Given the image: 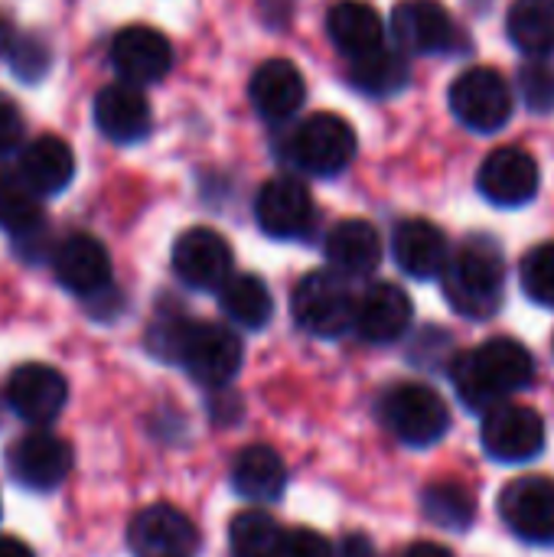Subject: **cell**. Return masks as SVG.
<instances>
[{
    "mask_svg": "<svg viewBox=\"0 0 554 557\" xmlns=\"http://www.w3.org/2000/svg\"><path fill=\"white\" fill-rule=\"evenodd\" d=\"M451 379L470 411H490L500 398L522 392L535 379L532 352L516 339H490L451 362Z\"/></svg>",
    "mask_w": 554,
    "mask_h": 557,
    "instance_id": "obj_1",
    "label": "cell"
},
{
    "mask_svg": "<svg viewBox=\"0 0 554 557\" xmlns=\"http://www.w3.org/2000/svg\"><path fill=\"white\" fill-rule=\"evenodd\" d=\"M503 255L490 238L467 242L444 268V297L467 320H487L503 304Z\"/></svg>",
    "mask_w": 554,
    "mask_h": 557,
    "instance_id": "obj_2",
    "label": "cell"
},
{
    "mask_svg": "<svg viewBox=\"0 0 554 557\" xmlns=\"http://www.w3.org/2000/svg\"><path fill=\"white\" fill-rule=\"evenodd\" d=\"M294 320L304 333L320 339H336L356 326V297L343 274L336 271H313L294 287L291 300Z\"/></svg>",
    "mask_w": 554,
    "mask_h": 557,
    "instance_id": "obj_3",
    "label": "cell"
},
{
    "mask_svg": "<svg viewBox=\"0 0 554 557\" xmlns=\"http://www.w3.org/2000/svg\"><path fill=\"white\" fill-rule=\"evenodd\" d=\"M382 421L402 444L431 447L447 434L451 411L434 388L408 382V385H395L382 398Z\"/></svg>",
    "mask_w": 554,
    "mask_h": 557,
    "instance_id": "obj_4",
    "label": "cell"
},
{
    "mask_svg": "<svg viewBox=\"0 0 554 557\" xmlns=\"http://www.w3.org/2000/svg\"><path fill=\"white\" fill-rule=\"evenodd\" d=\"M356 131L340 114L307 117L287 144V157L310 176H336L356 157Z\"/></svg>",
    "mask_w": 554,
    "mask_h": 557,
    "instance_id": "obj_5",
    "label": "cell"
},
{
    "mask_svg": "<svg viewBox=\"0 0 554 557\" xmlns=\"http://www.w3.org/2000/svg\"><path fill=\"white\" fill-rule=\"evenodd\" d=\"M451 111L464 127L477 134H493L513 117V88L496 69H467L451 85Z\"/></svg>",
    "mask_w": 554,
    "mask_h": 557,
    "instance_id": "obj_6",
    "label": "cell"
},
{
    "mask_svg": "<svg viewBox=\"0 0 554 557\" xmlns=\"http://www.w3.org/2000/svg\"><path fill=\"white\" fill-rule=\"evenodd\" d=\"M242 339L219 323H189L180 346V366L206 388L229 385L242 369Z\"/></svg>",
    "mask_w": 554,
    "mask_h": 557,
    "instance_id": "obj_7",
    "label": "cell"
},
{
    "mask_svg": "<svg viewBox=\"0 0 554 557\" xmlns=\"http://www.w3.org/2000/svg\"><path fill=\"white\" fill-rule=\"evenodd\" d=\"M480 441L500 463H529L545 450V421L526 405H496L483 414Z\"/></svg>",
    "mask_w": 554,
    "mask_h": 557,
    "instance_id": "obj_8",
    "label": "cell"
},
{
    "mask_svg": "<svg viewBox=\"0 0 554 557\" xmlns=\"http://www.w3.org/2000/svg\"><path fill=\"white\" fill-rule=\"evenodd\" d=\"M65 401H69V382L52 366L26 362V366L13 369V375L7 382V405L26 424L46 428L49 421H56L62 414Z\"/></svg>",
    "mask_w": 554,
    "mask_h": 557,
    "instance_id": "obj_9",
    "label": "cell"
},
{
    "mask_svg": "<svg viewBox=\"0 0 554 557\" xmlns=\"http://www.w3.org/2000/svg\"><path fill=\"white\" fill-rule=\"evenodd\" d=\"M173 271L193 290H222L232 277V248L216 228H189L173 245Z\"/></svg>",
    "mask_w": 554,
    "mask_h": 557,
    "instance_id": "obj_10",
    "label": "cell"
},
{
    "mask_svg": "<svg viewBox=\"0 0 554 557\" xmlns=\"http://www.w3.org/2000/svg\"><path fill=\"white\" fill-rule=\"evenodd\" d=\"M127 545L134 557H193L199 552V532L180 509L150 506L134 516Z\"/></svg>",
    "mask_w": 554,
    "mask_h": 557,
    "instance_id": "obj_11",
    "label": "cell"
},
{
    "mask_svg": "<svg viewBox=\"0 0 554 557\" xmlns=\"http://www.w3.org/2000/svg\"><path fill=\"white\" fill-rule=\"evenodd\" d=\"M500 516L519 535L532 545H552L554 542V483L545 476H526L503 490L500 496Z\"/></svg>",
    "mask_w": 554,
    "mask_h": 557,
    "instance_id": "obj_12",
    "label": "cell"
},
{
    "mask_svg": "<svg viewBox=\"0 0 554 557\" xmlns=\"http://www.w3.org/2000/svg\"><path fill=\"white\" fill-rule=\"evenodd\" d=\"M395 46L415 55H438L457 46V23L438 0H402L392 13Z\"/></svg>",
    "mask_w": 554,
    "mask_h": 557,
    "instance_id": "obj_13",
    "label": "cell"
},
{
    "mask_svg": "<svg viewBox=\"0 0 554 557\" xmlns=\"http://www.w3.org/2000/svg\"><path fill=\"white\" fill-rule=\"evenodd\" d=\"M56 281L75 297H98L111 287V255L91 235H69L52 251Z\"/></svg>",
    "mask_w": 554,
    "mask_h": 557,
    "instance_id": "obj_14",
    "label": "cell"
},
{
    "mask_svg": "<svg viewBox=\"0 0 554 557\" xmlns=\"http://www.w3.org/2000/svg\"><path fill=\"white\" fill-rule=\"evenodd\" d=\"M539 163L519 150V147H500L493 150L483 166H480V176H477V186L480 193L500 206V209H516V206H526L535 199L539 193Z\"/></svg>",
    "mask_w": 554,
    "mask_h": 557,
    "instance_id": "obj_15",
    "label": "cell"
},
{
    "mask_svg": "<svg viewBox=\"0 0 554 557\" xmlns=\"http://www.w3.org/2000/svg\"><path fill=\"white\" fill-rule=\"evenodd\" d=\"M255 219L271 238H300L313 225L310 189L294 176H274L258 189Z\"/></svg>",
    "mask_w": 554,
    "mask_h": 557,
    "instance_id": "obj_16",
    "label": "cell"
},
{
    "mask_svg": "<svg viewBox=\"0 0 554 557\" xmlns=\"http://www.w3.org/2000/svg\"><path fill=\"white\" fill-rule=\"evenodd\" d=\"M111 65L121 75V82L150 85V82H160L170 72L173 46L153 26H124L111 39Z\"/></svg>",
    "mask_w": 554,
    "mask_h": 557,
    "instance_id": "obj_17",
    "label": "cell"
},
{
    "mask_svg": "<svg viewBox=\"0 0 554 557\" xmlns=\"http://www.w3.org/2000/svg\"><path fill=\"white\" fill-rule=\"evenodd\" d=\"M69 470H72V447L49 431H33L23 441H16L10 450L13 480L36 493L56 490L69 476Z\"/></svg>",
    "mask_w": 554,
    "mask_h": 557,
    "instance_id": "obj_18",
    "label": "cell"
},
{
    "mask_svg": "<svg viewBox=\"0 0 554 557\" xmlns=\"http://www.w3.org/2000/svg\"><path fill=\"white\" fill-rule=\"evenodd\" d=\"M415 307L411 297L398 284H372L359 300H356V333L372 343V346H389L402 339L411 326Z\"/></svg>",
    "mask_w": 554,
    "mask_h": 557,
    "instance_id": "obj_19",
    "label": "cell"
},
{
    "mask_svg": "<svg viewBox=\"0 0 554 557\" xmlns=\"http://www.w3.org/2000/svg\"><path fill=\"white\" fill-rule=\"evenodd\" d=\"M91 114H95L98 131L114 144H137L150 134V124H153V114H150L144 91L131 82L104 85L95 95Z\"/></svg>",
    "mask_w": 554,
    "mask_h": 557,
    "instance_id": "obj_20",
    "label": "cell"
},
{
    "mask_svg": "<svg viewBox=\"0 0 554 557\" xmlns=\"http://www.w3.org/2000/svg\"><path fill=\"white\" fill-rule=\"evenodd\" d=\"M248 95H251L255 111L264 121L281 124V121H287V117H294L300 111V104L307 98V85H304V75H300V69L294 62L268 59L264 65L255 69Z\"/></svg>",
    "mask_w": 554,
    "mask_h": 557,
    "instance_id": "obj_21",
    "label": "cell"
},
{
    "mask_svg": "<svg viewBox=\"0 0 554 557\" xmlns=\"http://www.w3.org/2000/svg\"><path fill=\"white\" fill-rule=\"evenodd\" d=\"M392 251H395L398 268L418 281H431L438 274H444V268L451 261L447 235L428 219L402 222L392 235Z\"/></svg>",
    "mask_w": 554,
    "mask_h": 557,
    "instance_id": "obj_22",
    "label": "cell"
},
{
    "mask_svg": "<svg viewBox=\"0 0 554 557\" xmlns=\"http://www.w3.org/2000/svg\"><path fill=\"white\" fill-rule=\"evenodd\" d=\"M327 261L333 264L336 274L343 277H366L379 268L382 261V238L379 232L362 222V219H346L330 228L323 242Z\"/></svg>",
    "mask_w": 554,
    "mask_h": 557,
    "instance_id": "obj_23",
    "label": "cell"
},
{
    "mask_svg": "<svg viewBox=\"0 0 554 557\" xmlns=\"http://www.w3.org/2000/svg\"><path fill=\"white\" fill-rule=\"evenodd\" d=\"M327 29H330L333 46L349 59H362L385 46L382 16L376 7H369L362 0H340L327 16Z\"/></svg>",
    "mask_w": 554,
    "mask_h": 557,
    "instance_id": "obj_24",
    "label": "cell"
},
{
    "mask_svg": "<svg viewBox=\"0 0 554 557\" xmlns=\"http://www.w3.org/2000/svg\"><path fill=\"white\" fill-rule=\"evenodd\" d=\"M20 176L39 196H56L75 176V153L62 137H52V134L36 137L20 153Z\"/></svg>",
    "mask_w": 554,
    "mask_h": 557,
    "instance_id": "obj_25",
    "label": "cell"
},
{
    "mask_svg": "<svg viewBox=\"0 0 554 557\" xmlns=\"http://www.w3.org/2000/svg\"><path fill=\"white\" fill-rule=\"evenodd\" d=\"M232 486L238 496H245L251 503H271L287 486V467L274 447L251 444V447L238 450V457L232 463Z\"/></svg>",
    "mask_w": 554,
    "mask_h": 557,
    "instance_id": "obj_26",
    "label": "cell"
},
{
    "mask_svg": "<svg viewBox=\"0 0 554 557\" xmlns=\"http://www.w3.org/2000/svg\"><path fill=\"white\" fill-rule=\"evenodd\" d=\"M219 307L222 313L245 326V330H261L271 323V313H274V300H271V290L261 277L255 274H232L222 290H219Z\"/></svg>",
    "mask_w": 554,
    "mask_h": 557,
    "instance_id": "obj_27",
    "label": "cell"
},
{
    "mask_svg": "<svg viewBox=\"0 0 554 557\" xmlns=\"http://www.w3.org/2000/svg\"><path fill=\"white\" fill-rule=\"evenodd\" d=\"M408 78H411L408 52L398 49V46H392V49L382 46V49H376V52H369L362 59H353V65H349V82L359 91L379 95V98L402 91L408 85Z\"/></svg>",
    "mask_w": 554,
    "mask_h": 557,
    "instance_id": "obj_28",
    "label": "cell"
},
{
    "mask_svg": "<svg viewBox=\"0 0 554 557\" xmlns=\"http://www.w3.org/2000/svg\"><path fill=\"white\" fill-rule=\"evenodd\" d=\"M509 39L535 59L554 52V0H513L506 16Z\"/></svg>",
    "mask_w": 554,
    "mask_h": 557,
    "instance_id": "obj_29",
    "label": "cell"
},
{
    "mask_svg": "<svg viewBox=\"0 0 554 557\" xmlns=\"http://www.w3.org/2000/svg\"><path fill=\"white\" fill-rule=\"evenodd\" d=\"M0 228L16 238L42 228L39 193L20 173H0Z\"/></svg>",
    "mask_w": 554,
    "mask_h": 557,
    "instance_id": "obj_30",
    "label": "cell"
},
{
    "mask_svg": "<svg viewBox=\"0 0 554 557\" xmlns=\"http://www.w3.org/2000/svg\"><path fill=\"white\" fill-rule=\"evenodd\" d=\"M421 506H424V516L438 529H447V532H467L473 525V516H477L473 496L454 480L428 486L424 496H421Z\"/></svg>",
    "mask_w": 554,
    "mask_h": 557,
    "instance_id": "obj_31",
    "label": "cell"
},
{
    "mask_svg": "<svg viewBox=\"0 0 554 557\" xmlns=\"http://www.w3.org/2000/svg\"><path fill=\"white\" fill-rule=\"evenodd\" d=\"M284 532L264 509H248L232 519L229 525V545L235 557H274Z\"/></svg>",
    "mask_w": 554,
    "mask_h": 557,
    "instance_id": "obj_32",
    "label": "cell"
},
{
    "mask_svg": "<svg viewBox=\"0 0 554 557\" xmlns=\"http://www.w3.org/2000/svg\"><path fill=\"white\" fill-rule=\"evenodd\" d=\"M519 277L529 300H535L539 307H554V242L532 248L522 258Z\"/></svg>",
    "mask_w": 554,
    "mask_h": 557,
    "instance_id": "obj_33",
    "label": "cell"
},
{
    "mask_svg": "<svg viewBox=\"0 0 554 557\" xmlns=\"http://www.w3.org/2000/svg\"><path fill=\"white\" fill-rule=\"evenodd\" d=\"M10 69L23 82H39L49 72V46L39 36H20L10 49Z\"/></svg>",
    "mask_w": 554,
    "mask_h": 557,
    "instance_id": "obj_34",
    "label": "cell"
},
{
    "mask_svg": "<svg viewBox=\"0 0 554 557\" xmlns=\"http://www.w3.org/2000/svg\"><path fill=\"white\" fill-rule=\"evenodd\" d=\"M519 91L526 98V104L539 114L554 111V69L545 62L526 65L519 72Z\"/></svg>",
    "mask_w": 554,
    "mask_h": 557,
    "instance_id": "obj_35",
    "label": "cell"
},
{
    "mask_svg": "<svg viewBox=\"0 0 554 557\" xmlns=\"http://www.w3.org/2000/svg\"><path fill=\"white\" fill-rule=\"evenodd\" d=\"M274 557H336L330 542L313 532V529H291L284 532L281 545H278V555Z\"/></svg>",
    "mask_w": 554,
    "mask_h": 557,
    "instance_id": "obj_36",
    "label": "cell"
},
{
    "mask_svg": "<svg viewBox=\"0 0 554 557\" xmlns=\"http://www.w3.org/2000/svg\"><path fill=\"white\" fill-rule=\"evenodd\" d=\"M23 140V114L10 95L0 91V157L13 153Z\"/></svg>",
    "mask_w": 554,
    "mask_h": 557,
    "instance_id": "obj_37",
    "label": "cell"
},
{
    "mask_svg": "<svg viewBox=\"0 0 554 557\" xmlns=\"http://www.w3.org/2000/svg\"><path fill=\"white\" fill-rule=\"evenodd\" d=\"M336 557H376V548L366 535H346Z\"/></svg>",
    "mask_w": 554,
    "mask_h": 557,
    "instance_id": "obj_38",
    "label": "cell"
},
{
    "mask_svg": "<svg viewBox=\"0 0 554 557\" xmlns=\"http://www.w3.org/2000/svg\"><path fill=\"white\" fill-rule=\"evenodd\" d=\"M0 557H36L33 548L20 539H10V535H0Z\"/></svg>",
    "mask_w": 554,
    "mask_h": 557,
    "instance_id": "obj_39",
    "label": "cell"
},
{
    "mask_svg": "<svg viewBox=\"0 0 554 557\" xmlns=\"http://www.w3.org/2000/svg\"><path fill=\"white\" fill-rule=\"evenodd\" d=\"M402 557H454L444 545H434V542H418V545H411L408 552Z\"/></svg>",
    "mask_w": 554,
    "mask_h": 557,
    "instance_id": "obj_40",
    "label": "cell"
},
{
    "mask_svg": "<svg viewBox=\"0 0 554 557\" xmlns=\"http://www.w3.org/2000/svg\"><path fill=\"white\" fill-rule=\"evenodd\" d=\"M13 23L7 20V13H0V55H7L13 49Z\"/></svg>",
    "mask_w": 554,
    "mask_h": 557,
    "instance_id": "obj_41",
    "label": "cell"
}]
</instances>
